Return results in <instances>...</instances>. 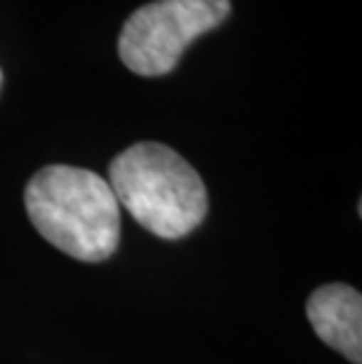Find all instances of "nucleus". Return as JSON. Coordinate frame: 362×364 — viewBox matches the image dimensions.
Here are the masks:
<instances>
[{"mask_svg":"<svg viewBox=\"0 0 362 364\" xmlns=\"http://www.w3.org/2000/svg\"><path fill=\"white\" fill-rule=\"evenodd\" d=\"M24 205L38 233L71 259L97 263L118 250L120 205L109 181L90 169H38L26 183Z\"/></svg>","mask_w":362,"mask_h":364,"instance_id":"obj_1","label":"nucleus"},{"mask_svg":"<svg viewBox=\"0 0 362 364\" xmlns=\"http://www.w3.org/2000/svg\"><path fill=\"white\" fill-rule=\"evenodd\" d=\"M109 186L118 205L158 237H186L207 216L200 174L165 144L142 141L118 153L109 165Z\"/></svg>","mask_w":362,"mask_h":364,"instance_id":"obj_2","label":"nucleus"},{"mask_svg":"<svg viewBox=\"0 0 362 364\" xmlns=\"http://www.w3.org/2000/svg\"><path fill=\"white\" fill-rule=\"evenodd\" d=\"M230 14V0H153L125 21L118 54L129 71L160 78L174 71L188 45L221 26Z\"/></svg>","mask_w":362,"mask_h":364,"instance_id":"obj_3","label":"nucleus"},{"mask_svg":"<svg viewBox=\"0 0 362 364\" xmlns=\"http://www.w3.org/2000/svg\"><path fill=\"white\" fill-rule=\"evenodd\" d=\"M313 331L353 364L362 362V296L348 284L318 287L306 304Z\"/></svg>","mask_w":362,"mask_h":364,"instance_id":"obj_4","label":"nucleus"},{"mask_svg":"<svg viewBox=\"0 0 362 364\" xmlns=\"http://www.w3.org/2000/svg\"><path fill=\"white\" fill-rule=\"evenodd\" d=\"M0 82H3V71H0Z\"/></svg>","mask_w":362,"mask_h":364,"instance_id":"obj_5","label":"nucleus"}]
</instances>
